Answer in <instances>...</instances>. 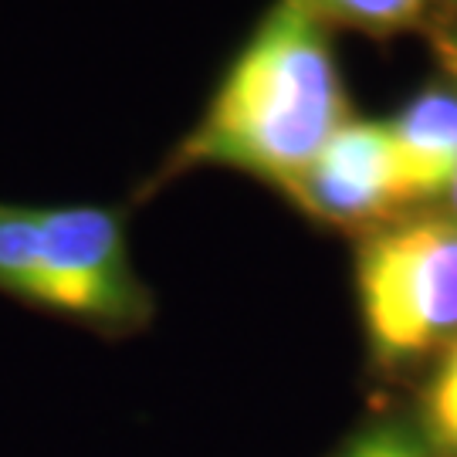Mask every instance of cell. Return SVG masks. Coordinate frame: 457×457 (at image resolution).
Wrapping results in <instances>:
<instances>
[{
  "instance_id": "ba28073f",
  "label": "cell",
  "mask_w": 457,
  "mask_h": 457,
  "mask_svg": "<svg viewBox=\"0 0 457 457\" xmlns=\"http://www.w3.org/2000/svg\"><path fill=\"white\" fill-rule=\"evenodd\" d=\"M345 457H427L417 444L410 441L407 434L393 430V427H383V430H373L349 447Z\"/></svg>"
},
{
  "instance_id": "52a82bcc",
  "label": "cell",
  "mask_w": 457,
  "mask_h": 457,
  "mask_svg": "<svg viewBox=\"0 0 457 457\" xmlns=\"http://www.w3.org/2000/svg\"><path fill=\"white\" fill-rule=\"evenodd\" d=\"M427 417L434 434L441 437L444 447H451L457 454V343L444 356L437 376L430 379L427 390Z\"/></svg>"
},
{
  "instance_id": "3957f363",
  "label": "cell",
  "mask_w": 457,
  "mask_h": 457,
  "mask_svg": "<svg viewBox=\"0 0 457 457\" xmlns=\"http://www.w3.org/2000/svg\"><path fill=\"white\" fill-rule=\"evenodd\" d=\"M48 254V315L85 326H122L139 312L126 234L115 211L92 204L41 207Z\"/></svg>"
},
{
  "instance_id": "8992f818",
  "label": "cell",
  "mask_w": 457,
  "mask_h": 457,
  "mask_svg": "<svg viewBox=\"0 0 457 457\" xmlns=\"http://www.w3.org/2000/svg\"><path fill=\"white\" fill-rule=\"evenodd\" d=\"M322 21L349 24L356 31L390 34L424 14L427 0H305Z\"/></svg>"
},
{
  "instance_id": "277c9868",
  "label": "cell",
  "mask_w": 457,
  "mask_h": 457,
  "mask_svg": "<svg viewBox=\"0 0 457 457\" xmlns=\"http://www.w3.org/2000/svg\"><path fill=\"white\" fill-rule=\"evenodd\" d=\"M288 194L332 224H362L407 204L390 126L345 119Z\"/></svg>"
},
{
  "instance_id": "7a4b0ae2",
  "label": "cell",
  "mask_w": 457,
  "mask_h": 457,
  "mask_svg": "<svg viewBox=\"0 0 457 457\" xmlns=\"http://www.w3.org/2000/svg\"><path fill=\"white\" fill-rule=\"evenodd\" d=\"M366 332L386 360H410L457 332V220L427 217L376 234L360 254Z\"/></svg>"
},
{
  "instance_id": "9c48e42d",
  "label": "cell",
  "mask_w": 457,
  "mask_h": 457,
  "mask_svg": "<svg viewBox=\"0 0 457 457\" xmlns=\"http://www.w3.org/2000/svg\"><path fill=\"white\" fill-rule=\"evenodd\" d=\"M451 68H454V79H457V48H451ZM451 200H454V217H457V180L451 187Z\"/></svg>"
},
{
  "instance_id": "6da1fadb",
  "label": "cell",
  "mask_w": 457,
  "mask_h": 457,
  "mask_svg": "<svg viewBox=\"0 0 457 457\" xmlns=\"http://www.w3.org/2000/svg\"><path fill=\"white\" fill-rule=\"evenodd\" d=\"M345 119L326 21L305 0H278L228 68L180 156L292 190Z\"/></svg>"
},
{
  "instance_id": "5b68a950",
  "label": "cell",
  "mask_w": 457,
  "mask_h": 457,
  "mask_svg": "<svg viewBox=\"0 0 457 457\" xmlns=\"http://www.w3.org/2000/svg\"><path fill=\"white\" fill-rule=\"evenodd\" d=\"M400 166L403 200L451 194L457 180V88L437 85L386 122Z\"/></svg>"
}]
</instances>
